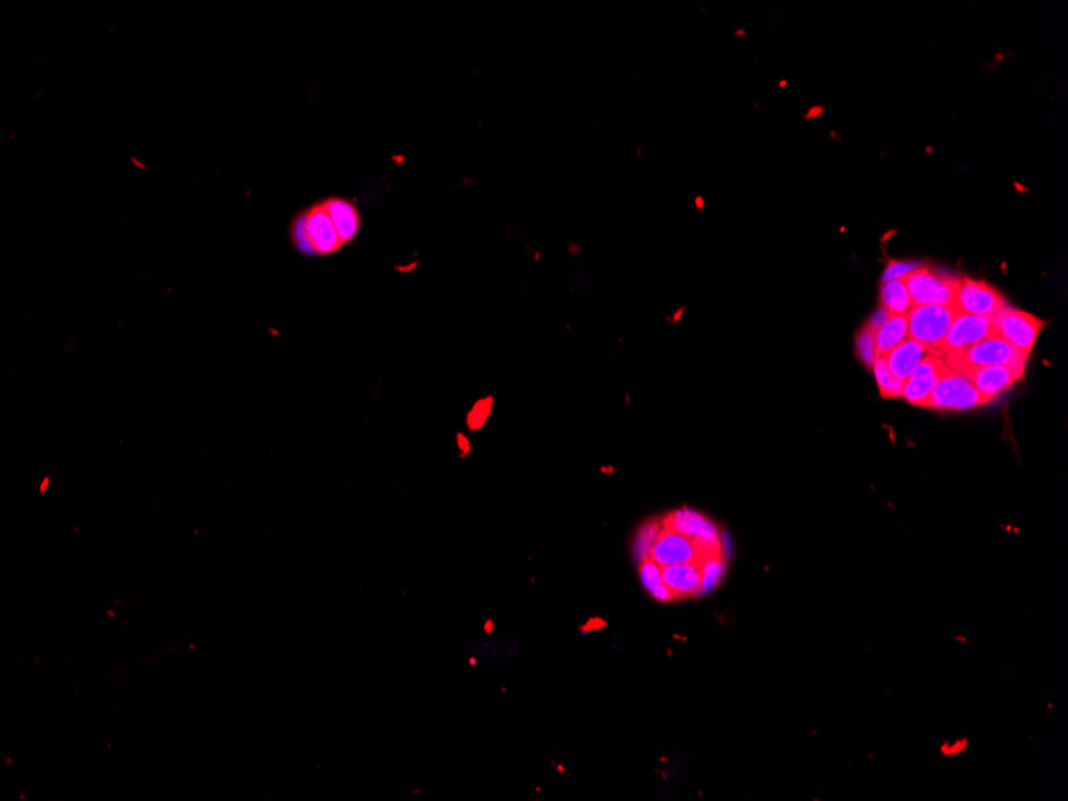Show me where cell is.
<instances>
[{
  "label": "cell",
  "mask_w": 1068,
  "mask_h": 801,
  "mask_svg": "<svg viewBox=\"0 0 1068 801\" xmlns=\"http://www.w3.org/2000/svg\"><path fill=\"white\" fill-rule=\"evenodd\" d=\"M290 237L293 247L304 256L333 255L344 247L323 200L293 218Z\"/></svg>",
  "instance_id": "cell-1"
},
{
  "label": "cell",
  "mask_w": 1068,
  "mask_h": 801,
  "mask_svg": "<svg viewBox=\"0 0 1068 801\" xmlns=\"http://www.w3.org/2000/svg\"><path fill=\"white\" fill-rule=\"evenodd\" d=\"M944 362L949 365L953 373L966 367H1011L1017 375L1024 376L1025 365L1029 357L1016 351L1005 339L997 336H989L973 346L965 347L960 351H947L941 355Z\"/></svg>",
  "instance_id": "cell-2"
},
{
  "label": "cell",
  "mask_w": 1068,
  "mask_h": 801,
  "mask_svg": "<svg viewBox=\"0 0 1068 801\" xmlns=\"http://www.w3.org/2000/svg\"><path fill=\"white\" fill-rule=\"evenodd\" d=\"M963 312L955 304L912 306L909 311V338L928 349L929 354H941L945 336L953 320Z\"/></svg>",
  "instance_id": "cell-3"
},
{
  "label": "cell",
  "mask_w": 1068,
  "mask_h": 801,
  "mask_svg": "<svg viewBox=\"0 0 1068 801\" xmlns=\"http://www.w3.org/2000/svg\"><path fill=\"white\" fill-rule=\"evenodd\" d=\"M902 282L909 291L912 306L953 304L955 301L958 277L941 274L926 264L905 275Z\"/></svg>",
  "instance_id": "cell-4"
},
{
  "label": "cell",
  "mask_w": 1068,
  "mask_h": 801,
  "mask_svg": "<svg viewBox=\"0 0 1068 801\" xmlns=\"http://www.w3.org/2000/svg\"><path fill=\"white\" fill-rule=\"evenodd\" d=\"M1045 325V320L1038 319L1037 315L1006 306L993 317V336L1005 339L1016 351L1030 357Z\"/></svg>",
  "instance_id": "cell-5"
},
{
  "label": "cell",
  "mask_w": 1068,
  "mask_h": 801,
  "mask_svg": "<svg viewBox=\"0 0 1068 801\" xmlns=\"http://www.w3.org/2000/svg\"><path fill=\"white\" fill-rule=\"evenodd\" d=\"M712 557H723V555L710 554L709 550L704 549L690 536L670 530L664 525L650 552L651 560L658 563L661 568L682 565V563H704Z\"/></svg>",
  "instance_id": "cell-6"
},
{
  "label": "cell",
  "mask_w": 1068,
  "mask_h": 801,
  "mask_svg": "<svg viewBox=\"0 0 1068 801\" xmlns=\"http://www.w3.org/2000/svg\"><path fill=\"white\" fill-rule=\"evenodd\" d=\"M953 304L963 314L979 315V317H995L1003 311L1008 303L1005 296L1001 295L997 288L992 287L984 280L958 277L957 293Z\"/></svg>",
  "instance_id": "cell-7"
},
{
  "label": "cell",
  "mask_w": 1068,
  "mask_h": 801,
  "mask_svg": "<svg viewBox=\"0 0 1068 801\" xmlns=\"http://www.w3.org/2000/svg\"><path fill=\"white\" fill-rule=\"evenodd\" d=\"M981 405H987V400L982 397L981 392L977 391L965 376L950 371L949 375L937 384L923 407L933 408V410L963 411L973 410Z\"/></svg>",
  "instance_id": "cell-8"
},
{
  "label": "cell",
  "mask_w": 1068,
  "mask_h": 801,
  "mask_svg": "<svg viewBox=\"0 0 1068 801\" xmlns=\"http://www.w3.org/2000/svg\"><path fill=\"white\" fill-rule=\"evenodd\" d=\"M950 368L939 355L928 354L923 357L909 379H905L902 397L913 405L923 407L929 395L933 394L937 384L949 375Z\"/></svg>",
  "instance_id": "cell-9"
},
{
  "label": "cell",
  "mask_w": 1068,
  "mask_h": 801,
  "mask_svg": "<svg viewBox=\"0 0 1068 801\" xmlns=\"http://www.w3.org/2000/svg\"><path fill=\"white\" fill-rule=\"evenodd\" d=\"M662 525L685 536H690L704 549L709 550L710 554L723 555L722 541H720L717 527L698 512L682 509L662 520Z\"/></svg>",
  "instance_id": "cell-10"
},
{
  "label": "cell",
  "mask_w": 1068,
  "mask_h": 801,
  "mask_svg": "<svg viewBox=\"0 0 1068 801\" xmlns=\"http://www.w3.org/2000/svg\"><path fill=\"white\" fill-rule=\"evenodd\" d=\"M958 375L965 376L969 383L981 392L987 403L997 399L998 395L1008 391L1009 387L1022 379L1011 367L995 365V367H966L958 371Z\"/></svg>",
  "instance_id": "cell-11"
},
{
  "label": "cell",
  "mask_w": 1068,
  "mask_h": 801,
  "mask_svg": "<svg viewBox=\"0 0 1068 801\" xmlns=\"http://www.w3.org/2000/svg\"><path fill=\"white\" fill-rule=\"evenodd\" d=\"M989 336H993V317L961 314L953 320L939 357L947 351H960L965 347L973 346Z\"/></svg>",
  "instance_id": "cell-12"
},
{
  "label": "cell",
  "mask_w": 1068,
  "mask_h": 801,
  "mask_svg": "<svg viewBox=\"0 0 1068 801\" xmlns=\"http://www.w3.org/2000/svg\"><path fill=\"white\" fill-rule=\"evenodd\" d=\"M662 581L672 592L675 600L699 594L702 582V563H682V565L661 568Z\"/></svg>",
  "instance_id": "cell-13"
},
{
  "label": "cell",
  "mask_w": 1068,
  "mask_h": 801,
  "mask_svg": "<svg viewBox=\"0 0 1068 801\" xmlns=\"http://www.w3.org/2000/svg\"><path fill=\"white\" fill-rule=\"evenodd\" d=\"M323 204H325L328 213H330L331 221L335 224L339 239L343 242L344 247L347 244H351L352 240L359 234L360 224H362L357 207L352 204L351 200L344 199V197H328V199L323 200Z\"/></svg>",
  "instance_id": "cell-14"
},
{
  "label": "cell",
  "mask_w": 1068,
  "mask_h": 801,
  "mask_svg": "<svg viewBox=\"0 0 1068 801\" xmlns=\"http://www.w3.org/2000/svg\"><path fill=\"white\" fill-rule=\"evenodd\" d=\"M928 354L929 351L926 347L909 338L902 341L899 346L894 347L893 351L886 355V362H888V367L891 368L894 375L905 381V379H909L912 376L913 371L918 367V363Z\"/></svg>",
  "instance_id": "cell-15"
},
{
  "label": "cell",
  "mask_w": 1068,
  "mask_h": 801,
  "mask_svg": "<svg viewBox=\"0 0 1068 801\" xmlns=\"http://www.w3.org/2000/svg\"><path fill=\"white\" fill-rule=\"evenodd\" d=\"M909 338V314L889 315L883 327L875 335L878 357H886L894 347Z\"/></svg>",
  "instance_id": "cell-16"
},
{
  "label": "cell",
  "mask_w": 1068,
  "mask_h": 801,
  "mask_svg": "<svg viewBox=\"0 0 1068 801\" xmlns=\"http://www.w3.org/2000/svg\"><path fill=\"white\" fill-rule=\"evenodd\" d=\"M638 573H640L643 587L648 590V594H650L654 600H658V602L661 603L674 602V595H672V592L667 589L666 584L662 581L661 566H659L658 563L653 562L651 558H646V560L640 562Z\"/></svg>",
  "instance_id": "cell-17"
},
{
  "label": "cell",
  "mask_w": 1068,
  "mask_h": 801,
  "mask_svg": "<svg viewBox=\"0 0 1068 801\" xmlns=\"http://www.w3.org/2000/svg\"><path fill=\"white\" fill-rule=\"evenodd\" d=\"M881 303L891 315L909 314L912 307V299L902 280L881 283Z\"/></svg>",
  "instance_id": "cell-18"
},
{
  "label": "cell",
  "mask_w": 1068,
  "mask_h": 801,
  "mask_svg": "<svg viewBox=\"0 0 1068 801\" xmlns=\"http://www.w3.org/2000/svg\"><path fill=\"white\" fill-rule=\"evenodd\" d=\"M873 371H875V378H877L878 387H880V394L883 399H899V397H902L905 381L894 375L891 368L888 367L886 357H878V359L875 360Z\"/></svg>",
  "instance_id": "cell-19"
},
{
  "label": "cell",
  "mask_w": 1068,
  "mask_h": 801,
  "mask_svg": "<svg viewBox=\"0 0 1068 801\" xmlns=\"http://www.w3.org/2000/svg\"><path fill=\"white\" fill-rule=\"evenodd\" d=\"M875 335H877V331L873 330L869 325H864L856 335L857 357L861 359V362L867 368H873L875 360L878 359Z\"/></svg>",
  "instance_id": "cell-20"
},
{
  "label": "cell",
  "mask_w": 1068,
  "mask_h": 801,
  "mask_svg": "<svg viewBox=\"0 0 1068 801\" xmlns=\"http://www.w3.org/2000/svg\"><path fill=\"white\" fill-rule=\"evenodd\" d=\"M662 530V520H651V522L643 525L638 530L637 538H635L634 552L637 555L638 560L643 562L646 558H650L651 547H653L654 541L658 538V534Z\"/></svg>",
  "instance_id": "cell-21"
},
{
  "label": "cell",
  "mask_w": 1068,
  "mask_h": 801,
  "mask_svg": "<svg viewBox=\"0 0 1068 801\" xmlns=\"http://www.w3.org/2000/svg\"><path fill=\"white\" fill-rule=\"evenodd\" d=\"M723 574H725V560L723 557H712L706 562L702 563V582H701V594H707L710 590L717 587L718 582L722 581Z\"/></svg>",
  "instance_id": "cell-22"
},
{
  "label": "cell",
  "mask_w": 1068,
  "mask_h": 801,
  "mask_svg": "<svg viewBox=\"0 0 1068 801\" xmlns=\"http://www.w3.org/2000/svg\"><path fill=\"white\" fill-rule=\"evenodd\" d=\"M920 266H923V264L904 263V261H891V263H889L888 267H886L885 269V274H883V279H881V283L889 282V280H902L904 279L905 275L910 274V272L915 271V269H918V267Z\"/></svg>",
  "instance_id": "cell-23"
},
{
  "label": "cell",
  "mask_w": 1068,
  "mask_h": 801,
  "mask_svg": "<svg viewBox=\"0 0 1068 801\" xmlns=\"http://www.w3.org/2000/svg\"><path fill=\"white\" fill-rule=\"evenodd\" d=\"M889 315L891 314L886 311V307L881 306L880 309H878V311L875 312L872 317H870L869 323H867V325H869V327H872L873 330L877 331L878 328H881L883 327V325H885L886 320L889 319Z\"/></svg>",
  "instance_id": "cell-24"
}]
</instances>
